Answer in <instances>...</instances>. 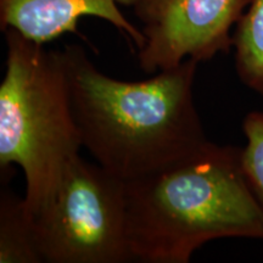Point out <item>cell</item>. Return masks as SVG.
Wrapping results in <instances>:
<instances>
[{"instance_id":"1","label":"cell","mask_w":263,"mask_h":263,"mask_svg":"<svg viewBox=\"0 0 263 263\" xmlns=\"http://www.w3.org/2000/svg\"><path fill=\"white\" fill-rule=\"evenodd\" d=\"M61 54L82 145L118 178L156 172L209 141L194 101L197 61L128 82L99 71L81 45Z\"/></svg>"},{"instance_id":"2","label":"cell","mask_w":263,"mask_h":263,"mask_svg":"<svg viewBox=\"0 0 263 263\" xmlns=\"http://www.w3.org/2000/svg\"><path fill=\"white\" fill-rule=\"evenodd\" d=\"M130 261L188 263L223 238L263 240V207L246 178L241 149L207 143L192 155L126 182Z\"/></svg>"},{"instance_id":"3","label":"cell","mask_w":263,"mask_h":263,"mask_svg":"<svg viewBox=\"0 0 263 263\" xmlns=\"http://www.w3.org/2000/svg\"><path fill=\"white\" fill-rule=\"evenodd\" d=\"M4 33L0 167H21L25 205L35 217L51 201L66 167L83 145L61 50H47L12 28Z\"/></svg>"},{"instance_id":"4","label":"cell","mask_w":263,"mask_h":263,"mask_svg":"<svg viewBox=\"0 0 263 263\" xmlns=\"http://www.w3.org/2000/svg\"><path fill=\"white\" fill-rule=\"evenodd\" d=\"M43 262L130 261L126 235V182L78 155L49 205L33 217Z\"/></svg>"},{"instance_id":"5","label":"cell","mask_w":263,"mask_h":263,"mask_svg":"<svg viewBox=\"0 0 263 263\" xmlns=\"http://www.w3.org/2000/svg\"><path fill=\"white\" fill-rule=\"evenodd\" d=\"M251 0H139L133 6L145 43L138 50L146 73L170 70L192 59L200 64L233 45V26Z\"/></svg>"},{"instance_id":"6","label":"cell","mask_w":263,"mask_h":263,"mask_svg":"<svg viewBox=\"0 0 263 263\" xmlns=\"http://www.w3.org/2000/svg\"><path fill=\"white\" fill-rule=\"evenodd\" d=\"M139 0H0L2 31L12 28L41 44L66 33H77L82 17L93 16L116 27L139 49L145 43L143 31L124 17L120 5L134 6Z\"/></svg>"},{"instance_id":"7","label":"cell","mask_w":263,"mask_h":263,"mask_svg":"<svg viewBox=\"0 0 263 263\" xmlns=\"http://www.w3.org/2000/svg\"><path fill=\"white\" fill-rule=\"evenodd\" d=\"M34 221L25 200L4 189L0 199V263H41Z\"/></svg>"},{"instance_id":"8","label":"cell","mask_w":263,"mask_h":263,"mask_svg":"<svg viewBox=\"0 0 263 263\" xmlns=\"http://www.w3.org/2000/svg\"><path fill=\"white\" fill-rule=\"evenodd\" d=\"M233 47L240 80L263 95V0H251L236 24Z\"/></svg>"},{"instance_id":"9","label":"cell","mask_w":263,"mask_h":263,"mask_svg":"<svg viewBox=\"0 0 263 263\" xmlns=\"http://www.w3.org/2000/svg\"><path fill=\"white\" fill-rule=\"evenodd\" d=\"M246 145L241 149V162L246 178L263 207V112L254 111L245 117Z\"/></svg>"}]
</instances>
